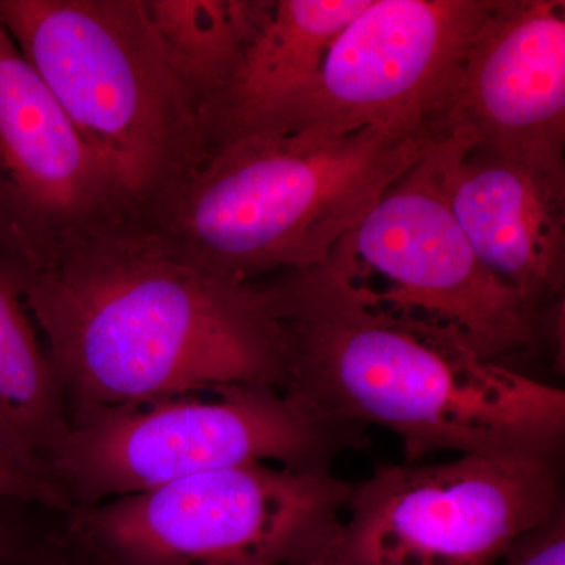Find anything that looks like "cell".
Instances as JSON below:
<instances>
[{
	"label": "cell",
	"mask_w": 565,
	"mask_h": 565,
	"mask_svg": "<svg viewBox=\"0 0 565 565\" xmlns=\"http://www.w3.org/2000/svg\"><path fill=\"white\" fill-rule=\"evenodd\" d=\"M0 259L70 418L226 386L280 392L285 340L256 282L189 266L147 230L50 225L0 206Z\"/></svg>",
	"instance_id": "6da1fadb"
},
{
	"label": "cell",
	"mask_w": 565,
	"mask_h": 565,
	"mask_svg": "<svg viewBox=\"0 0 565 565\" xmlns=\"http://www.w3.org/2000/svg\"><path fill=\"white\" fill-rule=\"evenodd\" d=\"M258 289L285 340L280 393L311 422L390 430L407 463L559 455L563 390L360 302L321 266Z\"/></svg>",
	"instance_id": "7a4b0ae2"
},
{
	"label": "cell",
	"mask_w": 565,
	"mask_h": 565,
	"mask_svg": "<svg viewBox=\"0 0 565 565\" xmlns=\"http://www.w3.org/2000/svg\"><path fill=\"white\" fill-rule=\"evenodd\" d=\"M445 134L375 126L244 137L215 151L147 232L230 280L315 269Z\"/></svg>",
	"instance_id": "3957f363"
},
{
	"label": "cell",
	"mask_w": 565,
	"mask_h": 565,
	"mask_svg": "<svg viewBox=\"0 0 565 565\" xmlns=\"http://www.w3.org/2000/svg\"><path fill=\"white\" fill-rule=\"evenodd\" d=\"M0 24L61 103L122 222L147 230L210 150L143 0H0Z\"/></svg>",
	"instance_id": "277c9868"
},
{
	"label": "cell",
	"mask_w": 565,
	"mask_h": 565,
	"mask_svg": "<svg viewBox=\"0 0 565 565\" xmlns=\"http://www.w3.org/2000/svg\"><path fill=\"white\" fill-rule=\"evenodd\" d=\"M352 484L245 463L74 509L73 544L103 565H299L329 552Z\"/></svg>",
	"instance_id": "5b68a950"
},
{
	"label": "cell",
	"mask_w": 565,
	"mask_h": 565,
	"mask_svg": "<svg viewBox=\"0 0 565 565\" xmlns=\"http://www.w3.org/2000/svg\"><path fill=\"white\" fill-rule=\"evenodd\" d=\"M204 393L71 416L54 465L66 511L245 463L327 470L338 438L348 435L311 422L270 386Z\"/></svg>",
	"instance_id": "8992f818"
},
{
	"label": "cell",
	"mask_w": 565,
	"mask_h": 565,
	"mask_svg": "<svg viewBox=\"0 0 565 565\" xmlns=\"http://www.w3.org/2000/svg\"><path fill=\"white\" fill-rule=\"evenodd\" d=\"M434 145L321 267L360 302L508 364L537 345L539 311L479 262L441 191Z\"/></svg>",
	"instance_id": "52a82bcc"
},
{
	"label": "cell",
	"mask_w": 565,
	"mask_h": 565,
	"mask_svg": "<svg viewBox=\"0 0 565 565\" xmlns=\"http://www.w3.org/2000/svg\"><path fill=\"white\" fill-rule=\"evenodd\" d=\"M559 509L553 456L382 465L352 484L323 557L337 565H497Z\"/></svg>",
	"instance_id": "ba28073f"
},
{
	"label": "cell",
	"mask_w": 565,
	"mask_h": 565,
	"mask_svg": "<svg viewBox=\"0 0 565 565\" xmlns=\"http://www.w3.org/2000/svg\"><path fill=\"white\" fill-rule=\"evenodd\" d=\"M493 0H371L330 44L285 132L440 126ZM446 131V129H445Z\"/></svg>",
	"instance_id": "9c48e42d"
},
{
	"label": "cell",
	"mask_w": 565,
	"mask_h": 565,
	"mask_svg": "<svg viewBox=\"0 0 565 565\" xmlns=\"http://www.w3.org/2000/svg\"><path fill=\"white\" fill-rule=\"evenodd\" d=\"M445 129L509 158L565 162L563 0H493Z\"/></svg>",
	"instance_id": "30bf717a"
},
{
	"label": "cell",
	"mask_w": 565,
	"mask_h": 565,
	"mask_svg": "<svg viewBox=\"0 0 565 565\" xmlns=\"http://www.w3.org/2000/svg\"><path fill=\"white\" fill-rule=\"evenodd\" d=\"M438 180L468 243L534 310L563 297L565 162L509 158L448 131L435 141Z\"/></svg>",
	"instance_id": "8fae6325"
},
{
	"label": "cell",
	"mask_w": 565,
	"mask_h": 565,
	"mask_svg": "<svg viewBox=\"0 0 565 565\" xmlns=\"http://www.w3.org/2000/svg\"><path fill=\"white\" fill-rule=\"evenodd\" d=\"M0 196L50 225L125 223L61 103L2 24Z\"/></svg>",
	"instance_id": "7c38bea8"
},
{
	"label": "cell",
	"mask_w": 565,
	"mask_h": 565,
	"mask_svg": "<svg viewBox=\"0 0 565 565\" xmlns=\"http://www.w3.org/2000/svg\"><path fill=\"white\" fill-rule=\"evenodd\" d=\"M371 0H269L225 90L200 114L210 158L278 134L313 85L330 44Z\"/></svg>",
	"instance_id": "4fadbf2b"
},
{
	"label": "cell",
	"mask_w": 565,
	"mask_h": 565,
	"mask_svg": "<svg viewBox=\"0 0 565 565\" xmlns=\"http://www.w3.org/2000/svg\"><path fill=\"white\" fill-rule=\"evenodd\" d=\"M68 430L57 375L20 286L0 259V468L36 503L65 509L54 465Z\"/></svg>",
	"instance_id": "5bb4252c"
},
{
	"label": "cell",
	"mask_w": 565,
	"mask_h": 565,
	"mask_svg": "<svg viewBox=\"0 0 565 565\" xmlns=\"http://www.w3.org/2000/svg\"><path fill=\"white\" fill-rule=\"evenodd\" d=\"M269 0H143L159 46L196 115L233 79Z\"/></svg>",
	"instance_id": "9a60e30c"
},
{
	"label": "cell",
	"mask_w": 565,
	"mask_h": 565,
	"mask_svg": "<svg viewBox=\"0 0 565 565\" xmlns=\"http://www.w3.org/2000/svg\"><path fill=\"white\" fill-rule=\"evenodd\" d=\"M497 565H565L563 508L530 534L523 535Z\"/></svg>",
	"instance_id": "2e32d148"
},
{
	"label": "cell",
	"mask_w": 565,
	"mask_h": 565,
	"mask_svg": "<svg viewBox=\"0 0 565 565\" xmlns=\"http://www.w3.org/2000/svg\"><path fill=\"white\" fill-rule=\"evenodd\" d=\"M25 552L21 526L13 516L0 512V565L17 563Z\"/></svg>",
	"instance_id": "e0dca14e"
},
{
	"label": "cell",
	"mask_w": 565,
	"mask_h": 565,
	"mask_svg": "<svg viewBox=\"0 0 565 565\" xmlns=\"http://www.w3.org/2000/svg\"><path fill=\"white\" fill-rule=\"evenodd\" d=\"M0 501H35L32 493L0 468Z\"/></svg>",
	"instance_id": "ac0fdd59"
},
{
	"label": "cell",
	"mask_w": 565,
	"mask_h": 565,
	"mask_svg": "<svg viewBox=\"0 0 565 565\" xmlns=\"http://www.w3.org/2000/svg\"><path fill=\"white\" fill-rule=\"evenodd\" d=\"M81 553V563H65L63 559H57L55 563H52L51 559H47L46 563H35V565H103L99 564L98 561L93 559L92 556H88L87 553L82 552V550Z\"/></svg>",
	"instance_id": "d6986e66"
},
{
	"label": "cell",
	"mask_w": 565,
	"mask_h": 565,
	"mask_svg": "<svg viewBox=\"0 0 565 565\" xmlns=\"http://www.w3.org/2000/svg\"><path fill=\"white\" fill-rule=\"evenodd\" d=\"M299 565H337L333 564L332 561L327 559V557H316V559L308 561V563L299 564Z\"/></svg>",
	"instance_id": "ffe728a7"
}]
</instances>
